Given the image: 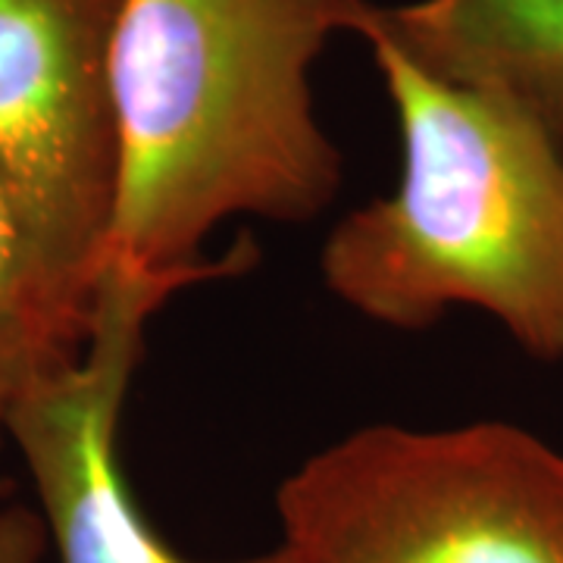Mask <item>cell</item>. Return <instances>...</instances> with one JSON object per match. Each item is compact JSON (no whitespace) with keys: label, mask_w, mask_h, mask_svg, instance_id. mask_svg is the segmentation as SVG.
I'll return each mask as SVG.
<instances>
[{"label":"cell","mask_w":563,"mask_h":563,"mask_svg":"<svg viewBox=\"0 0 563 563\" xmlns=\"http://www.w3.org/2000/svg\"><path fill=\"white\" fill-rule=\"evenodd\" d=\"M369 0H120L113 25L117 201L101 273L198 285L247 269L203 261L220 222H307L342 157L310 73Z\"/></svg>","instance_id":"obj_1"},{"label":"cell","mask_w":563,"mask_h":563,"mask_svg":"<svg viewBox=\"0 0 563 563\" xmlns=\"http://www.w3.org/2000/svg\"><path fill=\"white\" fill-rule=\"evenodd\" d=\"M369 10L357 38L395 107L401 181L329 232L325 288L391 329L476 307L563 361V151L514 107L422 69Z\"/></svg>","instance_id":"obj_2"},{"label":"cell","mask_w":563,"mask_h":563,"mask_svg":"<svg viewBox=\"0 0 563 563\" xmlns=\"http://www.w3.org/2000/svg\"><path fill=\"white\" fill-rule=\"evenodd\" d=\"M303 563H563V454L510 422L363 426L279 485Z\"/></svg>","instance_id":"obj_3"},{"label":"cell","mask_w":563,"mask_h":563,"mask_svg":"<svg viewBox=\"0 0 563 563\" xmlns=\"http://www.w3.org/2000/svg\"><path fill=\"white\" fill-rule=\"evenodd\" d=\"M117 7L0 0V185L85 291H95L117 201Z\"/></svg>","instance_id":"obj_4"},{"label":"cell","mask_w":563,"mask_h":563,"mask_svg":"<svg viewBox=\"0 0 563 563\" xmlns=\"http://www.w3.org/2000/svg\"><path fill=\"white\" fill-rule=\"evenodd\" d=\"M185 285L101 273L81 354L35 385L7 422L25 463L54 563H195L163 542L129 492L120 461L125 395L151 317ZM232 563H303L276 544Z\"/></svg>","instance_id":"obj_5"},{"label":"cell","mask_w":563,"mask_h":563,"mask_svg":"<svg viewBox=\"0 0 563 563\" xmlns=\"http://www.w3.org/2000/svg\"><path fill=\"white\" fill-rule=\"evenodd\" d=\"M369 20L422 69L514 107L563 151V0L373 3Z\"/></svg>","instance_id":"obj_6"},{"label":"cell","mask_w":563,"mask_h":563,"mask_svg":"<svg viewBox=\"0 0 563 563\" xmlns=\"http://www.w3.org/2000/svg\"><path fill=\"white\" fill-rule=\"evenodd\" d=\"M95 291L63 276L0 185V444L20 401L81 354Z\"/></svg>","instance_id":"obj_7"},{"label":"cell","mask_w":563,"mask_h":563,"mask_svg":"<svg viewBox=\"0 0 563 563\" xmlns=\"http://www.w3.org/2000/svg\"><path fill=\"white\" fill-rule=\"evenodd\" d=\"M47 551L38 510L0 501V563H44Z\"/></svg>","instance_id":"obj_8"}]
</instances>
